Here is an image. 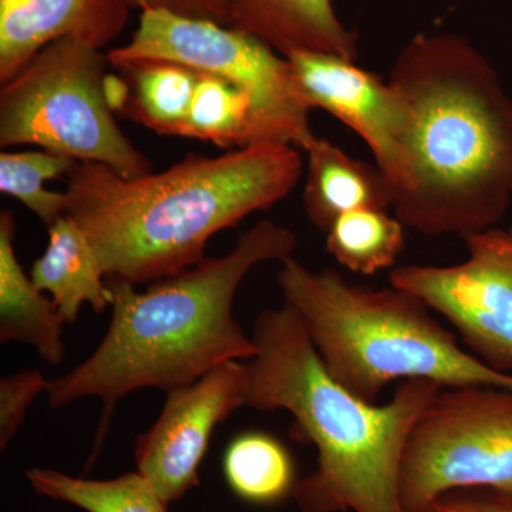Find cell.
I'll use <instances>...</instances> for the list:
<instances>
[{
  "label": "cell",
  "instance_id": "1",
  "mask_svg": "<svg viewBox=\"0 0 512 512\" xmlns=\"http://www.w3.org/2000/svg\"><path fill=\"white\" fill-rule=\"evenodd\" d=\"M302 168L301 151L291 146L188 154L137 178L77 163L66 175V215L86 235L107 281L151 284L197 265L217 232L288 197Z\"/></svg>",
  "mask_w": 512,
  "mask_h": 512
},
{
  "label": "cell",
  "instance_id": "2",
  "mask_svg": "<svg viewBox=\"0 0 512 512\" xmlns=\"http://www.w3.org/2000/svg\"><path fill=\"white\" fill-rule=\"evenodd\" d=\"M389 82L412 104V178L393 198L404 227L467 238L494 228L512 201V99L467 37L423 33Z\"/></svg>",
  "mask_w": 512,
  "mask_h": 512
},
{
  "label": "cell",
  "instance_id": "3",
  "mask_svg": "<svg viewBox=\"0 0 512 512\" xmlns=\"http://www.w3.org/2000/svg\"><path fill=\"white\" fill-rule=\"evenodd\" d=\"M296 244L291 229L264 220L229 254L204 258L181 274L151 282L144 292L109 281L113 313L106 335L72 372L49 382L50 407L103 400L100 444L127 394L150 387L168 393L224 363L251 360L256 346L234 318L235 295L254 266L291 258Z\"/></svg>",
  "mask_w": 512,
  "mask_h": 512
},
{
  "label": "cell",
  "instance_id": "4",
  "mask_svg": "<svg viewBox=\"0 0 512 512\" xmlns=\"http://www.w3.org/2000/svg\"><path fill=\"white\" fill-rule=\"evenodd\" d=\"M245 406L286 410L298 439L318 451L316 470L298 481L301 512H404L400 470L421 413L441 387L406 380L382 406L366 402L329 375L302 319L291 306L256 316Z\"/></svg>",
  "mask_w": 512,
  "mask_h": 512
},
{
  "label": "cell",
  "instance_id": "5",
  "mask_svg": "<svg viewBox=\"0 0 512 512\" xmlns=\"http://www.w3.org/2000/svg\"><path fill=\"white\" fill-rule=\"evenodd\" d=\"M278 285L329 375L366 402L376 403L397 380L512 390V375L461 349L413 293L352 285L333 269L313 272L292 256L282 261Z\"/></svg>",
  "mask_w": 512,
  "mask_h": 512
},
{
  "label": "cell",
  "instance_id": "6",
  "mask_svg": "<svg viewBox=\"0 0 512 512\" xmlns=\"http://www.w3.org/2000/svg\"><path fill=\"white\" fill-rule=\"evenodd\" d=\"M109 66L100 49L73 39L40 50L2 84L0 147H40L126 178L150 174V161L114 119Z\"/></svg>",
  "mask_w": 512,
  "mask_h": 512
},
{
  "label": "cell",
  "instance_id": "7",
  "mask_svg": "<svg viewBox=\"0 0 512 512\" xmlns=\"http://www.w3.org/2000/svg\"><path fill=\"white\" fill-rule=\"evenodd\" d=\"M107 60L117 69L153 60L183 64L239 84L254 97L255 146L306 151L318 138L288 59L239 30L168 10H144L130 42L111 49Z\"/></svg>",
  "mask_w": 512,
  "mask_h": 512
},
{
  "label": "cell",
  "instance_id": "8",
  "mask_svg": "<svg viewBox=\"0 0 512 512\" xmlns=\"http://www.w3.org/2000/svg\"><path fill=\"white\" fill-rule=\"evenodd\" d=\"M461 488L512 495V390L441 389L414 424L400 470L404 512Z\"/></svg>",
  "mask_w": 512,
  "mask_h": 512
},
{
  "label": "cell",
  "instance_id": "9",
  "mask_svg": "<svg viewBox=\"0 0 512 512\" xmlns=\"http://www.w3.org/2000/svg\"><path fill=\"white\" fill-rule=\"evenodd\" d=\"M466 239L468 259L453 266H400L393 288L419 296L454 326L477 359L512 372V225Z\"/></svg>",
  "mask_w": 512,
  "mask_h": 512
},
{
  "label": "cell",
  "instance_id": "10",
  "mask_svg": "<svg viewBox=\"0 0 512 512\" xmlns=\"http://www.w3.org/2000/svg\"><path fill=\"white\" fill-rule=\"evenodd\" d=\"M293 82L309 109L328 111L365 140L393 188V198L412 178V104L396 86L329 53L296 50L285 56Z\"/></svg>",
  "mask_w": 512,
  "mask_h": 512
},
{
  "label": "cell",
  "instance_id": "11",
  "mask_svg": "<svg viewBox=\"0 0 512 512\" xmlns=\"http://www.w3.org/2000/svg\"><path fill=\"white\" fill-rule=\"evenodd\" d=\"M248 366L239 360L215 367L188 386L167 393L156 423L136 440L134 461L165 503L200 484L202 458L218 424L247 403Z\"/></svg>",
  "mask_w": 512,
  "mask_h": 512
},
{
  "label": "cell",
  "instance_id": "12",
  "mask_svg": "<svg viewBox=\"0 0 512 512\" xmlns=\"http://www.w3.org/2000/svg\"><path fill=\"white\" fill-rule=\"evenodd\" d=\"M130 10L127 0H0V83L56 40L103 49L126 29Z\"/></svg>",
  "mask_w": 512,
  "mask_h": 512
},
{
  "label": "cell",
  "instance_id": "13",
  "mask_svg": "<svg viewBox=\"0 0 512 512\" xmlns=\"http://www.w3.org/2000/svg\"><path fill=\"white\" fill-rule=\"evenodd\" d=\"M228 28L261 40L279 55L296 50L355 60L357 39L336 15L332 0H225Z\"/></svg>",
  "mask_w": 512,
  "mask_h": 512
},
{
  "label": "cell",
  "instance_id": "14",
  "mask_svg": "<svg viewBox=\"0 0 512 512\" xmlns=\"http://www.w3.org/2000/svg\"><path fill=\"white\" fill-rule=\"evenodd\" d=\"M16 222L12 212L0 214V342L32 346L47 365L59 366L66 356V320L26 274L13 248Z\"/></svg>",
  "mask_w": 512,
  "mask_h": 512
},
{
  "label": "cell",
  "instance_id": "15",
  "mask_svg": "<svg viewBox=\"0 0 512 512\" xmlns=\"http://www.w3.org/2000/svg\"><path fill=\"white\" fill-rule=\"evenodd\" d=\"M306 153L309 160L303 207L320 231L328 232L348 212L392 207V185L377 165L356 160L323 138H316Z\"/></svg>",
  "mask_w": 512,
  "mask_h": 512
},
{
  "label": "cell",
  "instance_id": "16",
  "mask_svg": "<svg viewBox=\"0 0 512 512\" xmlns=\"http://www.w3.org/2000/svg\"><path fill=\"white\" fill-rule=\"evenodd\" d=\"M47 231L45 254L30 271L36 288L52 296L66 323L76 322L84 303L96 313L111 308L113 291L82 229L63 215Z\"/></svg>",
  "mask_w": 512,
  "mask_h": 512
},
{
  "label": "cell",
  "instance_id": "17",
  "mask_svg": "<svg viewBox=\"0 0 512 512\" xmlns=\"http://www.w3.org/2000/svg\"><path fill=\"white\" fill-rule=\"evenodd\" d=\"M128 79L124 116L160 136L184 137L198 72L171 62H137L119 67Z\"/></svg>",
  "mask_w": 512,
  "mask_h": 512
},
{
  "label": "cell",
  "instance_id": "18",
  "mask_svg": "<svg viewBox=\"0 0 512 512\" xmlns=\"http://www.w3.org/2000/svg\"><path fill=\"white\" fill-rule=\"evenodd\" d=\"M222 471L232 493L249 504L281 503L298 484L288 448L264 431L238 434L225 448Z\"/></svg>",
  "mask_w": 512,
  "mask_h": 512
},
{
  "label": "cell",
  "instance_id": "19",
  "mask_svg": "<svg viewBox=\"0 0 512 512\" xmlns=\"http://www.w3.org/2000/svg\"><path fill=\"white\" fill-rule=\"evenodd\" d=\"M26 478L37 495L86 512H167L168 504L138 471L111 480H87L50 468H30Z\"/></svg>",
  "mask_w": 512,
  "mask_h": 512
},
{
  "label": "cell",
  "instance_id": "20",
  "mask_svg": "<svg viewBox=\"0 0 512 512\" xmlns=\"http://www.w3.org/2000/svg\"><path fill=\"white\" fill-rule=\"evenodd\" d=\"M184 137L235 150L254 147V97L231 80L198 72Z\"/></svg>",
  "mask_w": 512,
  "mask_h": 512
},
{
  "label": "cell",
  "instance_id": "21",
  "mask_svg": "<svg viewBox=\"0 0 512 512\" xmlns=\"http://www.w3.org/2000/svg\"><path fill=\"white\" fill-rule=\"evenodd\" d=\"M326 235V251L349 271L366 276L396 264L406 244L403 222L377 208L342 215Z\"/></svg>",
  "mask_w": 512,
  "mask_h": 512
},
{
  "label": "cell",
  "instance_id": "22",
  "mask_svg": "<svg viewBox=\"0 0 512 512\" xmlns=\"http://www.w3.org/2000/svg\"><path fill=\"white\" fill-rule=\"evenodd\" d=\"M73 158L52 151H3L0 154V191L16 198L46 227L66 215V192L49 191L46 181L67 175L76 167Z\"/></svg>",
  "mask_w": 512,
  "mask_h": 512
},
{
  "label": "cell",
  "instance_id": "23",
  "mask_svg": "<svg viewBox=\"0 0 512 512\" xmlns=\"http://www.w3.org/2000/svg\"><path fill=\"white\" fill-rule=\"evenodd\" d=\"M49 380L39 370H20L0 380V448L5 450L25 423L26 414Z\"/></svg>",
  "mask_w": 512,
  "mask_h": 512
},
{
  "label": "cell",
  "instance_id": "24",
  "mask_svg": "<svg viewBox=\"0 0 512 512\" xmlns=\"http://www.w3.org/2000/svg\"><path fill=\"white\" fill-rule=\"evenodd\" d=\"M427 512H512V495L490 488H461L441 495Z\"/></svg>",
  "mask_w": 512,
  "mask_h": 512
},
{
  "label": "cell",
  "instance_id": "25",
  "mask_svg": "<svg viewBox=\"0 0 512 512\" xmlns=\"http://www.w3.org/2000/svg\"><path fill=\"white\" fill-rule=\"evenodd\" d=\"M131 9L168 10L187 18L211 20L227 26L228 10L225 0H127Z\"/></svg>",
  "mask_w": 512,
  "mask_h": 512
}]
</instances>
